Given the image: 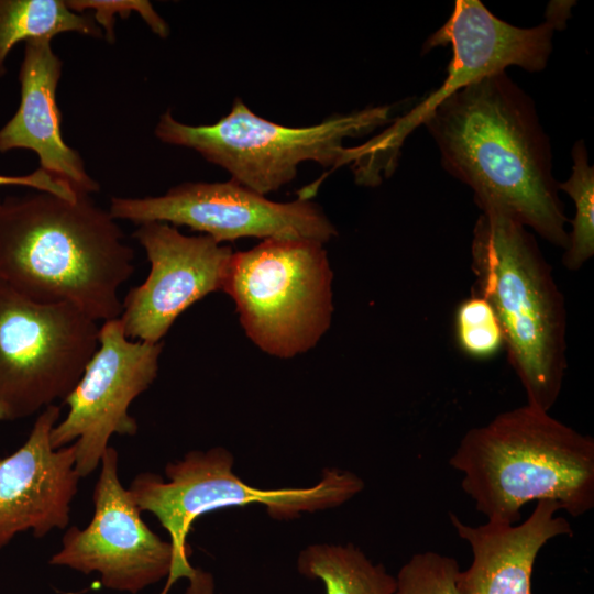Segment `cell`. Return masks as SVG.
I'll return each mask as SVG.
<instances>
[{"mask_svg": "<svg viewBox=\"0 0 594 594\" xmlns=\"http://www.w3.org/2000/svg\"><path fill=\"white\" fill-rule=\"evenodd\" d=\"M571 155L572 173L564 183H558V188L566 193L575 206L562 263L569 271H578L594 254V168L588 163L583 140L575 142Z\"/></svg>", "mask_w": 594, "mask_h": 594, "instance_id": "cell-19", "label": "cell"}, {"mask_svg": "<svg viewBox=\"0 0 594 594\" xmlns=\"http://www.w3.org/2000/svg\"><path fill=\"white\" fill-rule=\"evenodd\" d=\"M487 521L514 525L525 504L573 517L594 507V440L528 404L466 431L449 460Z\"/></svg>", "mask_w": 594, "mask_h": 594, "instance_id": "cell-3", "label": "cell"}, {"mask_svg": "<svg viewBox=\"0 0 594 594\" xmlns=\"http://www.w3.org/2000/svg\"><path fill=\"white\" fill-rule=\"evenodd\" d=\"M471 268L476 295L498 318L527 404L549 411L566 370L565 304L550 264L525 226L486 208L473 228Z\"/></svg>", "mask_w": 594, "mask_h": 594, "instance_id": "cell-4", "label": "cell"}, {"mask_svg": "<svg viewBox=\"0 0 594 594\" xmlns=\"http://www.w3.org/2000/svg\"><path fill=\"white\" fill-rule=\"evenodd\" d=\"M110 215L135 224L166 222L185 226L218 243L239 238L312 240L322 244L338 231L321 208L298 198L272 201L243 185L186 182L162 196L112 197Z\"/></svg>", "mask_w": 594, "mask_h": 594, "instance_id": "cell-10", "label": "cell"}, {"mask_svg": "<svg viewBox=\"0 0 594 594\" xmlns=\"http://www.w3.org/2000/svg\"><path fill=\"white\" fill-rule=\"evenodd\" d=\"M424 124L443 168L472 189L481 210L499 209L566 249L568 217L552 175L549 140L532 100L505 70L455 91Z\"/></svg>", "mask_w": 594, "mask_h": 594, "instance_id": "cell-1", "label": "cell"}, {"mask_svg": "<svg viewBox=\"0 0 594 594\" xmlns=\"http://www.w3.org/2000/svg\"><path fill=\"white\" fill-rule=\"evenodd\" d=\"M66 32L103 37L91 14L74 12L65 0H0V78L7 75L8 55L18 43Z\"/></svg>", "mask_w": 594, "mask_h": 594, "instance_id": "cell-18", "label": "cell"}, {"mask_svg": "<svg viewBox=\"0 0 594 594\" xmlns=\"http://www.w3.org/2000/svg\"><path fill=\"white\" fill-rule=\"evenodd\" d=\"M460 571L454 558L433 551L416 553L395 576L394 594H461Z\"/></svg>", "mask_w": 594, "mask_h": 594, "instance_id": "cell-21", "label": "cell"}, {"mask_svg": "<svg viewBox=\"0 0 594 594\" xmlns=\"http://www.w3.org/2000/svg\"><path fill=\"white\" fill-rule=\"evenodd\" d=\"M62 68L52 40L25 42L19 73L20 105L0 128V153L31 150L37 155L44 176L76 194L91 195L99 191L100 186L88 174L80 154L66 144L61 132L56 90Z\"/></svg>", "mask_w": 594, "mask_h": 594, "instance_id": "cell-15", "label": "cell"}, {"mask_svg": "<svg viewBox=\"0 0 594 594\" xmlns=\"http://www.w3.org/2000/svg\"><path fill=\"white\" fill-rule=\"evenodd\" d=\"M66 6L77 13L92 11L97 24L105 32L108 42L114 41V15L123 18L131 11H136L150 29L160 37H167L169 28L164 19L155 11L152 3L146 0H65Z\"/></svg>", "mask_w": 594, "mask_h": 594, "instance_id": "cell-22", "label": "cell"}, {"mask_svg": "<svg viewBox=\"0 0 594 594\" xmlns=\"http://www.w3.org/2000/svg\"><path fill=\"white\" fill-rule=\"evenodd\" d=\"M300 574L320 580L327 594H394L396 579L354 544H310L297 559Z\"/></svg>", "mask_w": 594, "mask_h": 594, "instance_id": "cell-17", "label": "cell"}, {"mask_svg": "<svg viewBox=\"0 0 594 594\" xmlns=\"http://www.w3.org/2000/svg\"><path fill=\"white\" fill-rule=\"evenodd\" d=\"M392 112L393 106H374L309 127H286L257 116L235 98L230 112L213 124H186L167 110L154 134L166 144L198 152L226 169L232 180L266 196L290 183L304 162L332 170L341 167L344 141L392 123Z\"/></svg>", "mask_w": 594, "mask_h": 594, "instance_id": "cell-7", "label": "cell"}, {"mask_svg": "<svg viewBox=\"0 0 594 594\" xmlns=\"http://www.w3.org/2000/svg\"><path fill=\"white\" fill-rule=\"evenodd\" d=\"M162 350V342L128 338L119 318L102 322L95 354L63 400L67 415L51 433L54 449L75 444L80 477L100 465L113 435H136L139 426L129 409L155 381Z\"/></svg>", "mask_w": 594, "mask_h": 594, "instance_id": "cell-11", "label": "cell"}, {"mask_svg": "<svg viewBox=\"0 0 594 594\" xmlns=\"http://www.w3.org/2000/svg\"><path fill=\"white\" fill-rule=\"evenodd\" d=\"M3 420H4V415H3L2 409L0 408V421H3Z\"/></svg>", "mask_w": 594, "mask_h": 594, "instance_id": "cell-23", "label": "cell"}, {"mask_svg": "<svg viewBox=\"0 0 594 594\" xmlns=\"http://www.w3.org/2000/svg\"><path fill=\"white\" fill-rule=\"evenodd\" d=\"M233 455L222 447L194 450L165 466L167 481L151 472L138 474L128 488L141 512L153 514L168 532L174 564L162 594L178 578H188L198 594H209L204 580L188 560L187 536L194 521L206 513L228 507L261 504L274 519H293L301 513L338 507L364 488L356 474L326 469L309 487L261 490L248 485L232 471Z\"/></svg>", "mask_w": 594, "mask_h": 594, "instance_id": "cell-5", "label": "cell"}, {"mask_svg": "<svg viewBox=\"0 0 594 594\" xmlns=\"http://www.w3.org/2000/svg\"><path fill=\"white\" fill-rule=\"evenodd\" d=\"M332 282L322 243L266 239L232 254L222 290L248 338L270 355L290 359L316 346L330 328Z\"/></svg>", "mask_w": 594, "mask_h": 594, "instance_id": "cell-8", "label": "cell"}, {"mask_svg": "<svg viewBox=\"0 0 594 594\" xmlns=\"http://www.w3.org/2000/svg\"><path fill=\"white\" fill-rule=\"evenodd\" d=\"M572 1H551L546 20L534 28L514 26L495 16L479 0H457L449 19L425 43L424 52L450 45L447 77L432 94L365 143L348 147L346 162L355 183L374 187L389 177L406 138L446 98L469 84L509 66L528 72L546 68L556 30L565 28Z\"/></svg>", "mask_w": 594, "mask_h": 594, "instance_id": "cell-6", "label": "cell"}, {"mask_svg": "<svg viewBox=\"0 0 594 594\" xmlns=\"http://www.w3.org/2000/svg\"><path fill=\"white\" fill-rule=\"evenodd\" d=\"M90 522L68 528L51 565L67 566L84 574L98 573L101 584L136 594L168 578L174 564L169 541L153 532L119 476V454L109 446L100 461L92 493Z\"/></svg>", "mask_w": 594, "mask_h": 594, "instance_id": "cell-12", "label": "cell"}, {"mask_svg": "<svg viewBox=\"0 0 594 594\" xmlns=\"http://www.w3.org/2000/svg\"><path fill=\"white\" fill-rule=\"evenodd\" d=\"M553 501H539L519 525L487 521L471 526L450 514L457 535L470 544L472 562L460 571L461 594H532L531 575L539 551L553 538L573 535Z\"/></svg>", "mask_w": 594, "mask_h": 594, "instance_id": "cell-16", "label": "cell"}, {"mask_svg": "<svg viewBox=\"0 0 594 594\" xmlns=\"http://www.w3.org/2000/svg\"><path fill=\"white\" fill-rule=\"evenodd\" d=\"M455 331L460 349L475 359L491 358L504 346L502 327L493 307L476 294L459 305Z\"/></svg>", "mask_w": 594, "mask_h": 594, "instance_id": "cell-20", "label": "cell"}, {"mask_svg": "<svg viewBox=\"0 0 594 594\" xmlns=\"http://www.w3.org/2000/svg\"><path fill=\"white\" fill-rule=\"evenodd\" d=\"M98 322L68 304H40L0 282V408L4 420L64 400L98 348Z\"/></svg>", "mask_w": 594, "mask_h": 594, "instance_id": "cell-9", "label": "cell"}, {"mask_svg": "<svg viewBox=\"0 0 594 594\" xmlns=\"http://www.w3.org/2000/svg\"><path fill=\"white\" fill-rule=\"evenodd\" d=\"M1 202H2V200L0 199V207H1Z\"/></svg>", "mask_w": 594, "mask_h": 594, "instance_id": "cell-24", "label": "cell"}, {"mask_svg": "<svg viewBox=\"0 0 594 594\" xmlns=\"http://www.w3.org/2000/svg\"><path fill=\"white\" fill-rule=\"evenodd\" d=\"M122 229L90 195L9 196L0 207V282L40 304H68L97 322L122 312L134 272Z\"/></svg>", "mask_w": 594, "mask_h": 594, "instance_id": "cell-2", "label": "cell"}, {"mask_svg": "<svg viewBox=\"0 0 594 594\" xmlns=\"http://www.w3.org/2000/svg\"><path fill=\"white\" fill-rule=\"evenodd\" d=\"M59 417L61 406L44 408L25 442L0 460V550L21 532L32 530L35 538H43L69 524L81 477L75 444L61 449L51 444Z\"/></svg>", "mask_w": 594, "mask_h": 594, "instance_id": "cell-14", "label": "cell"}, {"mask_svg": "<svg viewBox=\"0 0 594 594\" xmlns=\"http://www.w3.org/2000/svg\"><path fill=\"white\" fill-rule=\"evenodd\" d=\"M133 237L151 268L124 297L119 319L128 338L157 343L187 308L222 290L233 252L209 235H185L166 222L139 224Z\"/></svg>", "mask_w": 594, "mask_h": 594, "instance_id": "cell-13", "label": "cell"}]
</instances>
